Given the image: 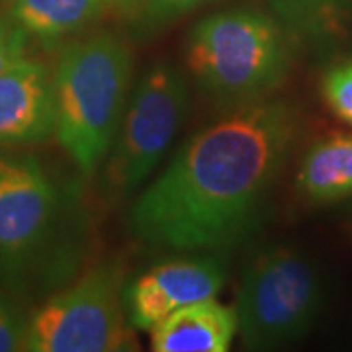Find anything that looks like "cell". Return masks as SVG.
<instances>
[{
    "label": "cell",
    "instance_id": "18",
    "mask_svg": "<svg viewBox=\"0 0 352 352\" xmlns=\"http://www.w3.org/2000/svg\"><path fill=\"white\" fill-rule=\"evenodd\" d=\"M106 6H112L118 10H126V12H135L141 0H102Z\"/></svg>",
    "mask_w": 352,
    "mask_h": 352
},
{
    "label": "cell",
    "instance_id": "16",
    "mask_svg": "<svg viewBox=\"0 0 352 352\" xmlns=\"http://www.w3.org/2000/svg\"><path fill=\"white\" fill-rule=\"evenodd\" d=\"M28 319L16 311L12 303L0 296V352L25 351Z\"/></svg>",
    "mask_w": 352,
    "mask_h": 352
},
{
    "label": "cell",
    "instance_id": "12",
    "mask_svg": "<svg viewBox=\"0 0 352 352\" xmlns=\"http://www.w3.org/2000/svg\"><path fill=\"white\" fill-rule=\"evenodd\" d=\"M298 188L311 201L352 196V135H333L315 143L303 157Z\"/></svg>",
    "mask_w": 352,
    "mask_h": 352
},
{
    "label": "cell",
    "instance_id": "13",
    "mask_svg": "<svg viewBox=\"0 0 352 352\" xmlns=\"http://www.w3.org/2000/svg\"><path fill=\"white\" fill-rule=\"evenodd\" d=\"M268 4L289 38L321 41L342 28L352 0H268Z\"/></svg>",
    "mask_w": 352,
    "mask_h": 352
},
{
    "label": "cell",
    "instance_id": "11",
    "mask_svg": "<svg viewBox=\"0 0 352 352\" xmlns=\"http://www.w3.org/2000/svg\"><path fill=\"white\" fill-rule=\"evenodd\" d=\"M102 0H12L10 16L30 38L53 47L100 20Z\"/></svg>",
    "mask_w": 352,
    "mask_h": 352
},
{
    "label": "cell",
    "instance_id": "17",
    "mask_svg": "<svg viewBox=\"0 0 352 352\" xmlns=\"http://www.w3.org/2000/svg\"><path fill=\"white\" fill-rule=\"evenodd\" d=\"M28 34L12 20V16L0 14V75L25 55Z\"/></svg>",
    "mask_w": 352,
    "mask_h": 352
},
{
    "label": "cell",
    "instance_id": "9",
    "mask_svg": "<svg viewBox=\"0 0 352 352\" xmlns=\"http://www.w3.org/2000/svg\"><path fill=\"white\" fill-rule=\"evenodd\" d=\"M55 135L53 73L22 57L0 75V147L36 145Z\"/></svg>",
    "mask_w": 352,
    "mask_h": 352
},
{
    "label": "cell",
    "instance_id": "5",
    "mask_svg": "<svg viewBox=\"0 0 352 352\" xmlns=\"http://www.w3.org/2000/svg\"><path fill=\"white\" fill-rule=\"evenodd\" d=\"M323 288L315 268L288 247H268L245 266L237 289V333L249 351L303 339L319 315Z\"/></svg>",
    "mask_w": 352,
    "mask_h": 352
},
{
    "label": "cell",
    "instance_id": "10",
    "mask_svg": "<svg viewBox=\"0 0 352 352\" xmlns=\"http://www.w3.org/2000/svg\"><path fill=\"white\" fill-rule=\"evenodd\" d=\"M237 335L235 309L215 298L176 309L151 329L155 352H227Z\"/></svg>",
    "mask_w": 352,
    "mask_h": 352
},
{
    "label": "cell",
    "instance_id": "6",
    "mask_svg": "<svg viewBox=\"0 0 352 352\" xmlns=\"http://www.w3.org/2000/svg\"><path fill=\"white\" fill-rule=\"evenodd\" d=\"M124 292V270L118 263H102L87 270L28 319L25 351H133V327L127 321Z\"/></svg>",
    "mask_w": 352,
    "mask_h": 352
},
{
    "label": "cell",
    "instance_id": "14",
    "mask_svg": "<svg viewBox=\"0 0 352 352\" xmlns=\"http://www.w3.org/2000/svg\"><path fill=\"white\" fill-rule=\"evenodd\" d=\"M206 2L210 0H141L135 10L138 30L141 34H155Z\"/></svg>",
    "mask_w": 352,
    "mask_h": 352
},
{
    "label": "cell",
    "instance_id": "3",
    "mask_svg": "<svg viewBox=\"0 0 352 352\" xmlns=\"http://www.w3.org/2000/svg\"><path fill=\"white\" fill-rule=\"evenodd\" d=\"M289 39L274 16L258 10L210 14L190 30L186 69L221 110L266 100L288 76Z\"/></svg>",
    "mask_w": 352,
    "mask_h": 352
},
{
    "label": "cell",
    "instance_id": "2",
    "mask_svg": "<svg viewBox=\"0 0 352 352\" xmlns=\"http://www.w3.org/2000/svg\"><path fill=\"white\" fill-rule=\"evenodd\" d=\"M133 78L131 50L102 32L71 41L53 71L55 138L85 176L98 173L112 149Z\"/></svg>",
    "mask_w": 352,
    "mask_h": 352
},
{
    "label": "cell",
    "instance_id": "8",
    "mask_svg": "<svg viewBox=\"0 0 352 352\" xmlns=\"http://www.w3.org/2000/svg\"><path fill=\"white\" fill-rule=\"evenodd\" d=\"M226 280V258L217 252H192L155 264L126 286L127 321L133 329L151 331L176 309L215 298Z\"/></svg>",
    "mask_w": 352,
    "mask_h": 352
},
{
    "label": "cell",
    "instance_id": "1",
    "mask_svg": "<svg viewBox=\"0 0 352 352\" xmlns=\"http://www.w3.org/2000/svg\"><path fill=\"white\" fill-rule=\"evenodd\" d=\"M296 138L286 102L227 108L175 153L129 210L131 235L153 249L217 251L263 210Z\"/></svg>",
    "mask_w": 352,
    "mask_h": 352
},
{
    "label": "cell",
    "instance_id": "15",
    "mask_svg": "<svg viewBox=\"0 0 352 352\" xmlns=\"http://www.w3.org/2000/svg\"><path fill=\"white\" fill-rule=\"evenodd\" d=\"M323 96L331 110L352 126V63L329 71L323 78Z\"/></svg>",
    "mask_w": 352,
    "mask_h": 352
},
{
    "label": "cell",
    "instance_id": "4",
    "mask_svg": "<svg viewBox=\"0 0 352 352\" xmlns=\"http://www.w3.org/2000/svg\"><path fill=\"white\" fill-rule=\"evenodd\" d=\"M190 110L188 76L182 67L159 59L129 94L113 145L104 161V194L133 196L155 173L184 126Z\"/></svg>",
    "mask_w": 352,
    "mask_h": 352
},
{
    "label": "cell",
    "instance_id": "7",
    "mask_svg": "<svg viewBox=\"0 0 352 352\" xmlns=\"http://www.w3.org/2000/svg\"><path fill=\"white\" fill-rule=\"evenodd\" d=\"M61 196L36 155L0 147V278L24 284L51 247Z\"/></svg>",
    "mask_w": 352,
    "mask_h": 352
}]
</instances>
